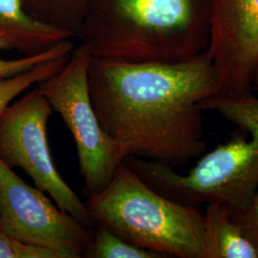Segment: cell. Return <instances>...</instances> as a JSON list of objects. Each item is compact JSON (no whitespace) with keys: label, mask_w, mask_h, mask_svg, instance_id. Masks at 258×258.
Segmentation results:
<instances>
[{"label":"cell","mask_w":258,"mask_h":258,"mask_svg":"<svg viewBox=\"0 0 258 258\" xmlns=\"http://www.w3.org/2000/svg\"><path fill=\"white\" fill-rule=\"evenodd\" d=\"M53 112L37 87L8 105L0 114V159L12 168H21L60 210L94 228L95 221L86 204L54 164L47 138V123Z\"/></svg>","instance_id":"6"},{"label":"cell","mask_w":258,"mask_h":258,"mask_svg":"<svg viewBox=\"0 0 258 258\" xmlns=\"http://www.w3.org/2000/svg\"><path fill=\"white\" fill-rule=\"evenodd\" d=\"M74 48L72 39H67L37 55H24L17 59H4L0 56V78L12 77L41 62L70 55ZM3 50H11V48L7 42L0 39V52Z\"/></svg>","instance_id":"14"},{"label":"cell","mask_w":258,"mask_h":258,"mask_svg":"<svg viewBox=\"0 0 258 258\" xmlns=\"http://www.w3.org/2000/svg\"><path fill=\"white\" fill-rule=\"evenodd\" d=\"M247 133L205 152L182 174L174 166L139 157L124 163L157 192L196 207L220 204L232 213L244 210L258 189V97L249 92L216 93L201 103Z\"/></svg>","instance_id":"3"},{"label":"cell","mask_w":258,"mask_h":258,"mask_svg":"<svg viewBox=\"0 0 258 258\" xmlns=\"http://www.w3.org/2000/svg\"><path fill=\"white\" fill-rule=\"evenodd\" d=\"M73 38L31 17L23 0H0V39L7 42L11 50L24 55H37Z\"/></svg>","instance_id":"9"},{"label":"cell","mask_w":258,"mask_h":258,"mask_svg":"<svg viewBox=\"0 0 258 258\" xmlns=\"http://www.w3.org/2000/svg\"><path fill=\"white\" fill-rule=\"evenodd\" d=\"M0 230L59 258L84 257L94 228L60 210L44 191L26 184L0 159Z\"/></svg>","instance_id":"7"},{"label":"cell","mask_w":258,"mask_h":258,"mask_svg":"<svg viewBox=\"0 0 258 258\" xmlns=\"http://www.w3.org/2000/svg\"><path fill=\"white\" fill-rule=\"evenodd\" d=\"M70 55L41 62L12 77L0 78V114L20 94L55 74L64 65Z\"/></svg>","instance_id":"12"},{"label":"cell","mask_w":258,"mask_h":258,"mask_svg":"<svg viewBox=\"0 0 258 258\" xmlns=\"http://www.w3.org/2000/svg\"><path fill=\"white\" fill-rule=\"evenodd\" d=\"M252 87H254L256 90H258V69L256 73L254 75V79H253V83H252Z\"/></svg>","instance_id":"17"},{"label":"cell","mask_w":258,"mask_h":258,"mask_svg":"<svg viewBox=\"0 0 258 258\" xmlns=\"http://www.w3.org/2000/svg\"><path fill=\"white\" fill-rule=\"evenodd\" d=\"M87 2L88 0H23L31 17L74 38L83 25Z\"/></svg>","instance_id":"11"},{"label":"cell","mask_w":258,"mask_h":258,"mask_svg":"<svg viewBox=\"0 0 258 258\" xmlns=\"http://www.w3.org/2000/svg\"><path fill=\"white\" fill-rule=\"evenodd\" d=\"M85 204L95 224L138 248L162 258H201L203 213L157 192L124 162L108 186Z\"/></svg>","instance_id":"4"},{"label":"cell","mask_w":258,"mask_h":258,"mask_svg":"<svg viewBox=\"0 0 258 258\" xmlns=\"http://www.w3.org/2000/svg\"><path fill=\"white\" fill-rule=\"evenodd\" d=\"M201 258H258L257 248L220 204L206 206Z\"/></svg>","instance_id":"10"},{"label":"cell","mask_w":258,"mask_h":258,"mask_svg":"<svg viewBox=\"0 0 258 258\" xmlns=\"http://www.w3.org/2000/svg\"><path fill=\"white\" fill-rule=\"evenodd\" d=\"M210 0H88L76 38L93 57L173 63L206 53Z\"/></svg>","instance_id":"2"},{"label":"cell","mask_w":258,"mask_h":258,"mask_svg":"<svg viewBox=\"0 0 258 258\" xmlns=\"http://www.w3.org/2000/svg\"><path fill=\"white\" fill-rule=\"evenodd\" d=\"M88 82L96 115L123 161L178 166L206 152L201 102L221 91L207 53L173 63L92 56Z\"/></svg>","instance_id":"1"},{"label":"cell","mask_w":258,"mask_h":258,"mask_svg":"<svg viewBox=\"0 0 258 258\" xmlns=\"http://www.w3.org/2000/svg\"><path fill=\"white\" fill-rule=\"evenodd\" d=\"M206 53L221 91H250L258 69V0H210Z\"/></svg>","instance_id":"8"},{"label":"cell","mask_w":258,"mask_h":258,"mask_svg":"<svg viewBox=\"0 0 258 258\" xmlns=\"http://www.w3.org/2000/svg\"><path fill=\"white\" fill-rule=\"evenodd\" d=\"M84 257L162 258L157 253L130 244L102 223L95 224L92 243Z\"/></svg>","instance_id":"13"},{"label":"cell","mask_w":258,"mask_h":258,"mask_svg":"<svg viewBox=\"0 0 258 258\" xmlns=\"http://www.w3.org/2000/svg\"><path fill=\"white\" fill-rule=\"evenodd\" d=\"M232 217L258 249V189L249 205L244 210L232 213Z\"/></svg>","instance_id":"16"},{"label":"cell","mask_w":258,"mask_h":258,"mask_svg":"<svg viewBox=\"0 0 258 258\" xmlns=\"http://www.w3.org/2000/svg\"><path fill=\"white\" fill-rule=\"evenodd\" d=\"M0 258H59L53 250L28 245L0 230Z\"/></svg>","instance_id":"15"},{"label":"cell","mask_w":258,"mask_h":258,"mask_svg":"<svg viewBox=\"0 0 258 258\" xmlns=\"http://www.w3.org/2000/svg\"><path fill=\"white\" fill-rule=\"evenodd\" d=\"M91 58L86 47L80 43L55 74L37 84L73 136L88 197L104 190L123 162L93 107L88 82Z\"/></svg>","instance_id":"5"}]
</instances>
